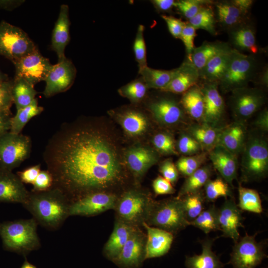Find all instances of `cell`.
<instances>
[{
    "label": "cell",
    "mask_w": 268,
    "mask_h": 268,
    "mask_svg": "<svg viewBox=\"0 0 268 268\" xmlns=\"http://www.w3.org/2000/svg\"><path fill=\"white\" fill-rule=\"evenodd\" d=\"M43 157L53 177V187L71 202L110 186L120 176L115 151L89 124L62 125L50 138Z\"/></svg>",
    "instance_id": "6da1fadb"
},
{
    "label": "cell",
    "mask_w": 268,
    "mask_h": 268,
    "mask_svg": "<svg viewBox=\"0 0 268 268\" xmlns=\"http://www.w3.org/2000/svg\"><path fill=\"white\" fill-rule=\"evenodd\" d=\"M71 201L60 190L52 187L40 192H30L23 206L38 224L49 230L59 228L69 216Z\"/></svg>",
    "instance_id": "7a4b0ae2"
},
{
    "label": "cell",
    "mask_w": 268,
    "mask_h": 268,
    "mask_svg": "<svg viewBox=\"0 0 268 268\" xmlns=\"http://www.w3.org/2000/svg\"><path fill=\"white\" fill-rule=\"evenodd\" d=\"M33 218L0 223V236L7 251L26 255L38 249L41 244Z\"/></svg>",
    "instance_id": "3957f363"
},
{
    "label": "cell",
    "mask_w": 268,
    "mask_h": 268,
    "mask_svg": "<svg viewBox=\"0 0 268 268\" xmlns=\"http://www.w3.org/2000/svg\"><path fill=\"white\" fill-rule=\"evenodd\" d=\"M242 179L258 180L266 177L268 171V145L259 135H252L246 140L242 151Z\"/></svg>",
    "instance_id": "277c9868"
},
{
    "label": "cell",
    "mask_w": 268,
    "mask_h": 268,
    "mask_svg": "<svg viewBox=\"0 0 268 268\" xmlns=\"http://www.w3.org/2000/svg\"><path fill=\"white\" fill-rule=\"evenodd\" d=\"M146 223L173 234L190 225L182 200L177 197L154 202Z\"/></svg>",
    "instance_id": "5b68a950"
},
{
    "label": "cell",
    "mask_w": 268,
    "mask_h": 268,
    "mask_svg": "<svg viewBox=\"0 0 268 268\" xmlns=\"http://www.w3.org/2000/svg\"><path fill=\"white\" fill-rule=\"evenodd\" d=\"M256 66L254 55H246L233 49L227 69L218 82L222 91L226 93L247 87L254 77Z\"/></svg>",
    "instance_id": "8992f818"
},
{
    "label": "cell",
    "mask_w": 268,
    "mask_h": 268,
    "mask_svg": "<svg viewBox=\"0 0 268 268\" xmlns=\"http://www.w3.org/2000/svg\"><path fill=\"white\" fill-rule=\"evenodd\" d=\"M154 202L142 193L128 191L117 201L115 209L117 219L138 227L147 221Z\"/></svg>",
    "instance_id": "52a82bcc"
},
{
    "label": "cell",
    "mask_w": 268,
    "mask_h": 268,
    "mask_svg": "<svg viewBox=\"0 0 268 268\" xmlns=\"http://www.w3.org/2000/svg\"><path fill=\"white\" fill-rule=\"evenodd\" d=\"M38 49L26 32L2 20L0 22V55L14 64Z\"/></svg>",
    "instance_id": "ba28073f"
},
{
    "label": "cell",
    "mask_w": 268,
    "mask_h": 268,
    "mask_svg": "<svg viewBox=\"0 0 268 268\" xmlns=\"http://www.w3.org/2000/svg\"><path fill=\"white\" fill-rule=\"evenodd\" d=\"M32 141L26 135L8 132L0 137V170L12 171L31 153Z\"/></svg>",
    "instance_id": "9c48e42d"
},
{
    "label": "cell",
    "mask_w": 268,
    "mask_h": 268,
    "mask_svg": "<svg viewBox=\"0 0 268 268\" xmlns=\"http://www.w3.org/2000/svg\"><path fill=\"white\" fill-rule=\"evenodd\" d=\"M253 235H245L239 239L233 247L230 254V264L233 268H256L267 257L264 251V243L257 242Z\"/></svg>",
    "instance_id": "30bf717a"
},
{
    "label": "cell",
    "mask_w": 268,
    "mask_h": 268,
    "mask_svg": "<svg viewBox=\"0 0 268 268\" xmlns=\"http://www.w3.org/2000/svg\"><path fill=\"white\" fill-rule=\"evenodd\" d=\"M231 92V107L234 117L236 122L244 124L265 102L263 92L258 88L245 87Z\"/></svg>",
    "instance_id": "8fae6325"
},
{
    "label": "cell",
    "mask_w": 268,
    "mask_h": 268,
    "mask_svg": "<svg viewBox=\"0 0 268 268\" xmlns=\"http://www.w3.org/2000/svg\"><path fill=\"white\" fill-rule=\"evenodd\" d=\"M15 68L14 77L22 78L33 86L45 81L53 65L36 49L22 57L14 64Z\"/></svg>",
    "instance_id": "7c38bea8"
},
{
    "label": "cell",
    "mask_w": 268,
    "mask_h": 268,
    "mask_svg": "<svg viewBox=\"0 0 268 268\" xmlns=\"http://www.w3.org/2000/svg\"><path fill=\"white\" fill-rule=\"evenodd\" d=\"M117 201L113 194L100 191L92 192L71 202L69 216H93L115 209Z\"/></svg>",
    "instance_id": "4fadbf2b"
},
{
    "label": "cell",
    "mask_w": 268,
    "mask_h": 268,
    "mask_svg": "<svg viewBox=\"0 0 268 268\" xmlns=\"http://www.w3.org/2000/svg\"><path fill=\"white\" fill-rule=\"evenodd\" d=\"M218 83L205 82L201 89L203 97L204 110L202 123L221 128L225 114L224 100L218 90Z\"/></svg>",
    "instance_id": "5bb4252c"
},
{
    "label": "cell",
    "mask_w": 268,
    "mask_h": 268,
    "mask_svg": "<svg viewBox=\"0 0 268 268\" xmlns=\"http://www.w3.org/2000/svg\"><path fill=\"white\" fill-rule=\"evenodd\" d=\"M76 74V68L67 58L53 66L45 81L43 94L46 98L66 91L72 85Z\"/></svg>",
    "instance_id": "9a60e30c"
},
{
    "label": "cell",
    "mask_w": 268,
    "mask_h": 268,
    "mask_svg": "<svg viewBox=\"0 0 268 268\" xmlns=\"http://www.w3.org/2000/svg\"><path fill=\"white\" fill-rule=\"evenodd\" d=\"M218 221L221 236L230 238L235 243L240 239L238 229L244 227L243 217L233 198L226 199L218 208Z\"/></svg>",
    "instance_id": "2e32d148"
},
{
    "label": "cell",
    "mask_w": 268,
    "mask_h": 268,
    "mask_svg": "<svg viewBox=\"0 0 268 268\" xmlns=\"http://www.w3.org/2000/svg\"><path fill=\"white\" fill-rule=\"evenodd\" d=\"M146 236L136 228L114 261L123 268H137L145 260Z\"/></svg>",
    "instance_id": "e0dca14e"
},
{
    "label": "cell",
    "mask_w": 268,
    "mask_h": 268,
    "mask_svg": "<svg viewBox=\"0 0 268 268\" xmlns=\"http://www.w3.org/2000/svg\"><path fill=\"white\" fill-rule=\"evenodd\" d=\"M30 192L16 174L12 171L0 170V202L19 203L27 201Z\"/></svg>",
    "instance_id": "ac0fdd59"
},
{
    "label": "cell",
    "mask_w": 268,
    "mask_h": 268,
    "mask_svg": "<svg viewBox=\"0 0 268 268\" xmlns=\"http://www.w3.org/2000/svg\"><path fill=\"white\" fill-rule=\"evenodd\" d=\"M146 230L145 260L160 257L166 254L171 248L173 234L165 230L149 225L143 222Z\"/></svg>",
    "instance_id": "d6986e66"
},
{
    "label": "cell",
    "mask_w": 268,
    "mask_h": 268,
    "mask_svg": "<svg viewBox=\"0 0 268 268\" xmlns=\"http://www.w3.org/2000/svg\"><path fill=\"white\" fill-rule=\"evenodd\" d=\"M208 153L214 168L228 185L233 186V181L237 176V156L219 144Z\"/></svg>",
    "instance_id": "ffe728a7"
},
{
    "label": "cell",
    "mask_w": 268,
    "mask_h": 268,
    "mask_svg": "<svg viewBox=\"0 0 268 268\" xmlns=\"http://www.w3.org/2000/svg\"><path fill=\"white\" fill-rule=\"evenodd\" d=\"M200 77L199 71L192 63L187 59L178 67L169 84L161 90L176 94L184 93L197 85Z\"/></svg>",
    "instance_id": "44dd1931"
},
{
    "label": "cell",
    "mask_w": 268,
    "mask_h": 268,
    "mask_svg": "<svg viewBox=\"0 0 268 268\" xmlns=\"http://www.w3.org/2000/svg\"><path fill=\"white\" fill-rule=\"evenodd\" d=\"M69 27V8L67 5L62 4L51 38V48L57 54L58 61L66 58L65 51L70 41Z\"/></svg>",
    "instance_id": "7402d4cb"
},
{
    "label": "cell",
    "mask_w": 268,
    "mask_h": 268,
    "mask_svg": "<svg viewBox=\"0 0 268 268\" xmlns=\"http://www.w3.org/2000/svg\"><path fill=\"white\" fill-rule=\"evenodd\" d=\"M149 108L154 118L163 125H175L184 118L183 108L172 99H161L151 103Z\"/></svg>",
    "instance_id": "603a6c76"
},
{
    "label": "cell",
    "mask_w": 268,
    "mask_h": 268,
    "mask_svg": "<svg viewBox=\"0 0 268 268\" xmlns=\"http://www.w3.org/2000/svg\"><path fill=\"white\" fill-rule=\"evenodd\" d=\"M246 134L245 124L235 121L222 128L218 144L237 156L243 149Z\"/></svg>",
    "instance_id": "cb8c5ba5"
},
{
    "label": "cell",
    "mask_w": 268,
    "mask_h": 268,
    "mask_svg": "<svg viewBox=\"0 0 268 268\" xmlns=\"http://www.w3.org/2000/svg\"><path fill=\"white\" fill-rule=\"evenodd\" d=\"M136 228L117 219L113 230L104 245V253L106 257L114 261Z\"/></svg>",
    "instance_id": "d4e9b609"
},
{
    "label": "cell",
    "mask_w": 268,
    "mask_h": 268,
    "mask_svg": "<svg viewBox=\"0 0 268 268\" xmlns=\"http://www.w3.org/2000/svg\"><path fill=\"white\" fill-rule=\"evenodd\" d=\"M214 238H207L200 241L202 252L200 255L186 256L185 265L187 268H223L224 264L219 257L212 251Z\"/></svg>",
    "instance_id": "484cf974"
},
{
    "label": "cell",
    "mask_w": 268,
    "mask_h": 268,
    "mask_svg": "<svg viewBox=\"0 0 268 268\" xmlns=\"http://www.w3.org/2000/svg\"><path fill=\"white\" fill-rule=\"evenodd\" d=\"M232 51L230 47L211 59L199 71L200 78L205 82L218 83L227 69Z\"/></svg>",
    "instance_id": "4316f807"
},
{
    "label": "cell",
    "mask_w": 268,
    "mask_h": 268,
    "mask_svg": "<svg viewBox=\"0 0 268 268\" xmlns=\"http://www.w3.org/2000/svg\"><path fill=\"white\" fill-rule=\"evenodd\" d=\"M127 164L136 176H140L156 163L158 157L152 150L143 147L131 148L127 153Z\"/></svg>",
    "instance_id": "83f0119b"
},
{
    "label": "cell",
    "mask_w": 268,
    "mask_h": 268,
    "mask_svg": "<svg viewBox=\"0 0 268 268\" xmlns=\"http://www.w3.org/2000/svg\"><path fill=\"white\" fill-rule=\"evenodd\" d=\"M222 128H215L200 122L191 125L187 132L199 143L202 151L208 152L218 144Z\"/></svg>",
    "instance_id": "f1b7e54d"
},
{
    "label": "cell",
    "mask_w": 268,
    "mask_h": 268,
    "mask_svg": "<svg viewBox=\"0 0 268 268\" xmlns=\"http://www.w3.org/2000/svg\"><path fill=\"white\" fill-rule=\"evenodd\" d=\"M231 41L239 50L248 52L252 55L258 52L254 29L250 25L242 24L231 29Z\"/></svg>",
    "instance_id": "f546056e"
},
{
    "label": "cell",
    "mask_w": 268,
    "mask_h": 268,
    "mask_svg": "<svg viewBox=\"0 0 268 268\" xmlns=\"http://www.w3.org/2000/svg\"><path fill=\"white\" fill-rule=\"evenodd\" d=\"M230 47L224 42H204L199 47L195 48L189 58L200 71L213 57Z\"/></svg>",
    "instance_id": "4dcf8cb0"
},
{
    "label": "cell",
    "mask_w": 268,
    "mask_h": 268,
    "mask_svg": "<svg viewBox=\"0 0 268 268\" xmlns=\"http://www.w3.org/2000/svg\"><path fill=\"white\" fill-rule=\"evenodd\" d=\"M181 103L184 110L192 118L201 122L203 114L204 101L200 86L195 85L184 93Z\"/></svg>",
    "instance_id": "1f68e13d"
},
{
    "label": "cell",
    "mask_w": 268,
    "mask_h": 268,
    "mask_svg": "<svg viewBox=\"0 0 268 268\" xmlns=\"http://www.w3.org/2000/svg\"><path fill=\"white\" fill-rule=\"evenodd\" d=\"M215 7L217 20L224 27L231 30L243 24L246 15L230 1L218 2Z\"/></svg>",
    "instance_id": "d6a6232c"
},
{
    "label": "cell",
    "mask_w": 268,
    "mask_h": 268,
    "mask_svg": "<svg viewBox=\"0 0 268 268\" xmlns=\"http://www.w3.org/2000/svg\"><path fill=\"white\" fill-rule=\"evenodd\" d=\"M12 96L16 110L28 106L36 99L37 93L34 86L22 78L12 80Z\"/></svg>",
    "instance_id": "836d02e7"
},
{
    "label": "cell",
    "mask_w": 268,
    "mask_h": 268,
    "mask_svg": "<svg viewBox=\"0 0 268 268\" xmlns=\"http://www.w3.org/2000/svg\"><path fill=\"white\" fill-rule=\"evenodd\" d=\"M211 175L212 170L209 166L205 165L201 167L186 178L177 198H181L188 194L201 190L210 179Z\"/></svg>",
    "instance_id": "e575fe53"
},
{
    "label": "cell",
    "mask_w": 268,
    "mask_h": 268,
    "mask_svg": "<svg viewBox=\"0 0 268 268\" xmlns=\"http://www.w3.org/2000/svg\"><path fill=\"white\" fill-rule=\"evenodd\" d=\"M176 68L171 70H161L146 67L139 70L141 78L148 88L162 89L166 87L173 77Z\"/></svg>",
    "instance_id": "d590c367"
},
{
    "label": "cell",
    "mask_w": 268,
    "mask_h": 268,
    "mask_svg": "<svg viewBox=\"0 0 268 268\" xmlns=\"http://www.w3.org/2000/svg\"><path fill=\"white\" fill-rule=\"evenodd\" d=\"M44 108L38 105L35 99L27 106L16 110V114L12 117L10 132L20 134L25 125L33 117L40 115Z\"/></svg>",
    "instance_id": "8d00e7d4"
},
{
    "label": "cell",
    "mask_w": 268,
    "mask_h": 268,
    "mask_svg": "<svg viewBox=\"0 0 268 268\" xmlns=\"http://www.w3.org/2000/svg\"><path fill=\"white\" fill-rule=\"evenodd\" d=\"M124 131L132 136L142 134L147 128V121L145 116L135 111H129L124 113L121 118Z\"/></svg>",
    "instance_id": "74e56055"
},
{
    "label": "cell",
    "mask_w": 268,
    "mask_h": 268,
    "mask_svg": "<svg viewBox=\"0 0 268 268\" xmlns=\"http://www.w3.org/2000/svg\"><path fill=\"white\" fill-rule=\"evenodd\" d=\"M239 208L241 210L258 214L263 211L262 201L257 191L243 187L239 184Z\"/></svg>",
    "instance_id": "f35d334b"
},
{
    "label": "cell",
    "mask_w": 268,
    "mask_h": 268,
    "mask_svg": "<svg viewBox=\"0 0 268 268\" xmlns=\"http://www.w3.org/2000/svg\"><path fill=\"white\" fill-rule=\"evenodd\" d=\"M190 225L199 228L206 234L212 231L220 230L218 221V208L214 204L210 205L190 222Z\"/></svg>",
    "instance_id": "ab89813d"
},
{
    "label": "cell",
    "mask_w": 268,
    "mask_h": 268,
    "mask_svg": "<svg viewBox=\"0 0 268 268\" xmlns=\"http://www.w3.org/2000/svg\"><path fill=\"white\" fill-rule=\"evenodd\" d=\"M187 220L190 223L204 209L205 201L203 192L201 190L188 194L180 198Z\"/></svg>",
    "instance_id": "60d3db41"
},
{
    "label": "cell",
    "mask_w": 268,
    "mask_h": 268,
    "mask_svg": "<svg viewBox=\"0 0 268 268\" xmlns=\"http://www.w3.org/2000/svg\"><path fill=\"white\" fill-rule=\"evenodd\" d=\"M188 22L196 30L203 29L211 35H216L215 18L210 5L202 8L195 16L188 20Z\"/></svg>",
    "instance_id": "b9f144b4"
},
{
    "label": "cell",
    "mask_w": 268,
    "mask_h": 268,
    "mask_svg": "<svg viewBox=\"0 0 268 268\" xmlns=\"http://www.w3.org/2000/svg\"><path fill=\"white\" fill-rule=\"evenodd\" d=\"M203 187L204 197L207 201H214L221 197L226 199L228 197L233 198L228 184L221 178L213 180L209 179Z\"/></svg>",
    "instance_id": "7bdbcfd3"
},
{
    "label": "cell",
    "mask_w": 268,
    "mask_h": 268,
    "mask_svg": "<svg viewBox=\"0 0 268 268\" xmlns=\"http://www.w3.org/2000/svg\"><path fill=\"white\" fill-rule=\"evenodd\" d=\"M206 153L201 152L198 154L182 157L176 165L178 171L186 177L190 176L202 166L206 159Z\"/></svg>",
    "instance_id": "ee69618b"
},
{
    "label": "cell",
    "mask_w": 268,
    "mask_h": 268,
    "mask_svg": "<svg viewBox=\"0 0 268 268\" xmlns=\"http://www.w3.org/2000/svg\"><path fill=\"white\" fill-rule=\"evenodd\" d=\"M213 3L208 0H180L175 1V7L187 19L195 16L202 8Z\"/></svg>",
    "instance_id": "f6af8a7d"
},
{
    "label": "cell",
    "mask_w": 268,
    "mask_h": 268,
    "mask_svg": "<svg viewBox=\"0 0 268 268\" xmlns=\"http://www.w3.org/2000/svg\"><path fill=\"white\" fill-rule=\"evenodd\" d=\"M148 87L141 78L134 80L120 89V93L134 102L142 100L145 96Z\"/></svg>",
    "instance_id": "bcb514c9"
},
{
    "label": "cell",
    "mask_w": 268,
    "mask_h": 268,
    "mask_svg": "<svg viewBox=\"0 0 268 268\" xmlns=\"http://www.w3.org/2000/svg\"><path fill=\"white\" fill-rule=\"evenodd\" d=\"M144 26L139 25L138 27L134 43V52L139 70L147 67L146 48L144 38Z\"/></svg>",
    "instance_id": "7dc6e473"
},
{
    "label": "cell",
    "mask_w": 268,
    "mask_h": 268,
    "mask_svg": "<svg viewBox=\"0 0 268 268\" xmlns=\"http://www.w3.org/2000/svg\"><path fill=\"white\" fill-rule=\"evenodd\" d=\"M179 151L185 156H191L203 152L197 140L188 133L183 132L178 139Z\"/></svg>",
    "instance_id": "c3c4849f"
},
{
    "label": "cell",
    "mask_w": 268,
    "mask_h": 268,
    "mask_svg": "<svg viewBox=\"0 0 268 268\" xmlns=\"http://www.w3.org/2000/svg\"><path fill=\"white\" fill-rule=\"evenodd\" d=\"M155 148L160 153L166 155L178 154L172 136L167 133H161L155 134L152 140Z\"/></svg>",
    "instance_id": "681fc988"
},
{
    "label": "cell",
    "mask_w": 268,
    "mask_h": 268,
    "mask_svg": "<svg viewBox=\"0 0 268 268\" xmlns=\"http://www.w3.org/2000/svg\"><path fill=\"white\" fill-rule=\"evenodd\" d=\"M12 80H7L0 84V111L11 113L13 103L12 92Z\"/></svg>",
    "instance_id": "f907efd6"
},
{
    "label": "cell",
    "mask_w": 268,
    "mask_h": 268,
    "mask_svg": "<svg viewBox=\"0 0 268 268\" xmlns=\"http://www.w3.org/2000/svg\"><path fill=\"white\" fill-rule=\"evenodd\" d=\"M31 192H40L46 191L53 187V179L51 173L48 170H41L34 182Z\"/></svg>",
    "instance_id": "816d5d0a"
},
{
    "label": "cell",
    "mask_w": 268,
    "mask_h": 268,
    "mask_svg": "<svg viewBox=\"0 0 268 268\" xmlns=\"http://www.w3.org/2000/svg\"><path fill=\"white\" fill-rule=\"evenodd\" d=\"M196 36V29L188 22H186L180 39L183 41L185 47L187 58L190 57L195 49L194 39Z\"/></svg>",
    "instance_id": "f5cc1de1"
},
{
    "label": "cell",
    "mask_w": 268,
    "mask_h": 268,
    "mask_svg": "<svg viewBox=\"0 0 268 268\" xmlns=\"http://www.w3.org/2000/svg\"><path fill=\"white\" fill-rule=\"evenodd\" d=\"M159 171L163 177L170 182L172 184H175L178 179L179 171L176 166L172 160L169 159L164 161L160 165Z\"/></svg>",
    "instance_id": "db71d44e"
},
{
    "label": "cell",
    "mask_w": 268,
    "mask_h": 268,
    "mask_svg": "<svg viewBox=\"0 0 268 268\" xmlns=\"http://www.w3.org/2000/svg\"><path fill=\"white\" fill-rule=\"evenodd\" d=\"M161 17L166 23L170 34L174 38L180 39L186 22L173 16L162 15Z\"/></svg>",
    "instance_id": "11a10c76"
},
{
    "label": "cell",
    "mask_w": 268,
    "mask_h": 268,
    "mask_svg": "<svg viewBox=\"0 0 268 268\" xmlns=\"http://www.w3.org/2000/svg\"><path fill=\"white\" fill-rule=\"evenodd\" d=\"M152 187L157 195L172 194L175 190L172 184L162 176H158L153 182Z\"/></svg>",
    "instance_id": "9f6ffc18"
},
{
    "label": "cell",
    "mask_w": 268,
    "mask_h": 268,
    "mask_svg": "<svg viewBox=\"0 0 268 268\" xmlns=\"http://www.w3.org/2000/svg\"><path fill=\"white\" fill-rule=\"evenodd\" d=\"M40 164H37L17 172V176L24 184H33L41 171Z\"/></svg>",
    "instance_id": "6f0895ef"
},
{
    "label": "cell",
    "mask_w": 268,
    "mask_h": 268,
    "mask_svg": "<svg viewBox=\"0 0 268 268\" xmlns=\"http://www.w3.org/2000/svg\"><path fill=\"white\" fill-rule=\"evenodd\" d=\"M11 113L0 111V137L10 131Z\"/></svg>",
    "instance_id": "680465c9"
},
{
    "label": "cell",
    "mask_w": 268,
    "mask_h": 268,
    "mask_svg": "<svg viewBox=\"0 0 268 268\" xmlns=\"http://www.w3.org/2000/svg\"><path fill=\"white\" fill-rule=\"evenodd\" d=\"M255 126L259 130L266 132L268 131V111L265 108L258 115L254 122Z\"/></svg>",
    "instance_id": "91938a15"
},
{
    "label": "cell",
    "mask_w": 268,
    "mask_h": 268,
    "mask_svg": "<svg viewBox=\"0 0 268 268\" xmlns=\"http://www.w3.org/2000/svg\"><path fill=\"white\" fill-rule=\"evenodd\" d=\"M151 1L159 12H168L175 7V1L174 0H153Z\"/></svg>",
    "instance_id": "94428289"
},
{
    "label": "cell",
    "mask_w": 268,
    "mask_h": 268,
    "mask_svg": "<svg viewBox=\"0 0 268 268\" xmlns=\"http://www.w3.org/2000/svg\"><path fill=\"white\" fill-rule=\"evenodd\" d=\"M230 1L245 15L250 10L254 2L252 0H233Z\"/></svg>",
    "instance_id": "6125c7cd"
},
{
    "label": "cell",
    "mask_w": 268,
    "mask_h": 268,
    "mask_svg": "<svg viewBox=\"0 0 268 268\" xmlns=\"http://www.w3.org/2000/svg\"><path fill=\"white\" fill-rule=\"evenodd\" d=\"M25 0H0V8L12 10L22 4Z\"/></svg>",
    "instance_id": "be15d7a7"
},
{
    "label": "cell",
    "mask_w": 268,
    "mask_h": 268,
    "mask_svg": "<svg viewBox=\"0 0 268 268\" xmlns=\"http://www.w3.org/2000/svg\"><path fill=\"white\" fill-rule=\"evenodd\" d=\"M268 68H265L260 77V82L265 86H268Z\"/></svg>",
    "instance_id": "e7e4bbea"
},
{
    "label": "cell",
    "mask_w": 268,
    "mask_h": 268,
    "mask_svg": "<svg viewBox=\"0 0 268 268\" xmlns=\"http://www.w3.org/2000/svg\"><path fill=\"white\" fill-rule=\"evenodd\" d=\"M21 268H37L35 266L29 263L27 260H25Z\"/></svg>",
    "instance_id": "03108f58"
},
{
    "label": "cell",
    "mask_w": 268,
    "mask_h": 268,
    "mask_svg": "<svg viewBox=\"0 0 268 268\" xmlns=\"http://www.w3.org/2000/svg\"><path fill=\"white\" fill-rule=\"evenodd\" d=\"M7 80H8L7 78L6 77L5 75L3 74L0 71V84Z\"/></svg>",
    "instance_id": "003e7915"
}]
</instances>
